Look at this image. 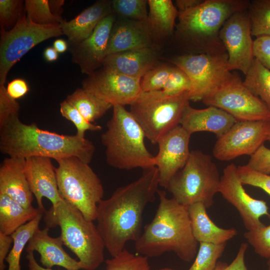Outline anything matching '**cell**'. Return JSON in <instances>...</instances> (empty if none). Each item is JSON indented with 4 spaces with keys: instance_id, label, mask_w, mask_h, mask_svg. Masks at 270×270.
<instances>
[{
    "instance_id": "cell-51",
    "label": "cell",
    "mask_w": 270,
    "mask_h": 270,
    "mask_svg": "<svg viewBox=\"0 0 270 270\" xmlns=\"http://www.w3.org/2000/svg\"><path fill=\"white\" fill-rule=\"evenodd\" d=\"M64 0H48L49 5L52 12L60 20H64L60 16L62 12V6L64 4Z\"/></svg>"
},
{
    "instance_id": "cell-6",
    "label": "cell",
    "mask_w": 270,
    "mask_h": 270,
    "mask_svg": "<svg viewBox=\"0 0 270 270\" xmlns=\"http://www.w3.org/2000/svg\"><path fill=\"white\" fill-rule=\"evenodd\" d=\"M44 214L48 228L59 226L64 245L78 258L81 268L95 270L104 260V242L93 221L62 200Z\"/></svg>"
},
{
    "instance_id": "cell-35",
    "label": "cell",
    "mask_w": 270,
    "mask_h": 270,
    "mask_svg": "<svg viewBox=\"0 0 270 270\" xmlns=\"http://www.w3.org/2000/svg\"><path fill=\"white\" fill-rule=\"evenodd\" d=\"M114 12L122 18L136 21H146L148 18L146 0H114Z\"/></svg>"
},
{
    "instance_id": "cell-5",
    "label": "cell",
    "mask_w": 270,
    "mask_h": 270,
    "mask_svg": "<svg viewBox=\"0 0 270 270\" xmlns=\"http://www.w3.org/2000/svg\"><path fill=\"white\" fill-rule=\"evenodd\" d=\"M112 114L106 130L101 134L106 163L119 170H144L155 166L154 156L144 144V133L124 106H112Z\"/></svg>"
},
{
    "instance_id": "cell-2",
    "label": "cell",
    "mask_w": 270,
    "mask_h": 270,
    "mask_svg": "<svg viewBox=\"0 0 270 270\" xmlns=\"http://www.w3.org/2000/svg\"><path fill=\"white\" fill-rule=\"evenodd\" d=\"M0 151L10 157L44 156L56 160L74 156L90 164L96 148L88 140L40 128L22 122L18 116L0 125Z\"/></svg>"
},
{
    "instance_id": "cell-16",
    "label": "cell",
    "mask_w": 270,
    "mask_h": 270,
    "mask_svg": "<svg viewBox=\"0 0 270 270\" xmlns=\"http://www.w3.org/2000/svg\"><path fill=\"white\" fill-rule=\"evenodd\" d=\"M140 80L103 67L88 75L82 84V88L112 106H124L132 104L142 92Z\"/></svg>"
},
{
    "instance_id": "cell-26",
    "label": "cell",
    "mask_w": 270,
    "mask_h": 270,
    "mask_svg": "<svg viewBox=\"0 0 270 270\" xmlns=\"http://www.w3.org/2000/svg\"><path fill=\"white\" fill-rule=\"evenodd\" d=\"M206 209L200 202L188 206L192 234L198 242L226 244L237 235L238 231L234 228H223L217 226L209 217Z\"/></svg>"
},
{
    "instance_id": "cell-44",
    "label": "cell",
    "mask_w": 270,
    "mask_h": 270,
    "mask_svg": "<svg viewBox=\"0 0 270 270\" xmlns=\"http://www.w3.org/2000/svg\"><path fill=\"white\" fill-rule=\"evenodd\" d=\"M250 168L258 172L270 174V148L264 144L252 156L246 164Z\"/></svg>"
},
{
    "instance_id": "cell-47",
    "label": "cell",
    "mask_w": 270,
    "mask_h": 270,
    "mask_svg": "<svg viewBox=\"0 0 270 270\" xmlns=\"http://www.w3.org/2000/svg\"><path fill=\"white\" fill-rule=\"evenodd\" d=\"M8 94L14 100L20 98L29 91L26 82L22 78H16L8 84L6 88Z\"/></svg>"
},
{
    "instance_id": "cell-10",
    "label": "cell",
    "mask_w": 270,
    "mask_h": 270,
    "mask_svg": "<svg viewBox=\"0 0 270 270\" xmlns=\"http://www.w3.org/2000/svg\"><path fill=\"white\" fill-rule=\"evenodd\" d=\"M170 62L189 78L190 100L194 102L202 100L233 75L228 70L226 52L184 54L172 58Z\"/></svg>"
},
{
    "instance_id": "cell-14",
    "label": "cell",
    "mask_w": 270,
    "mask_h": 270,
    "mask_svg": "<svg viewBox=\"0 0 270 270\" xmlns=\"http://www.w3.org/2000/svg\"><path fill=\"white\" fill-rule=\"evenodd\" d=\"M248 8L230 16L220 32V38L228 54L230 71L246 75L254 59Z\"/></svg>"
},
{
    "instance_id": "cell-27",
    "label": "cell",
    "mask_w": 270,
    "mask_h": 270,
    "mask_svg": "<svg viewBox=\"0 0 270 270\" xmlns=\"http://www.w3.org/2000/svg\"><path fill=\"white\" fill-rule=\"evenodd\" d=\"M147 23L154 40L168 38L173 33L178 12L171 0H148Z\"/></svg>"
},
{
    "instance_id": "cell-19",
    "label": "cell",
    "mask_w": 270,
    "mask_h": 270,
    "mask_svg": "<svg viewBox=\"0 0 270 270\" xmlns=\"http://www.w3.org/2000/svg\"><path fill=\"white\" fill-rule=\"evenodd\" d=\"M24 172L38 208L44 212L46 210L43 205V198L50 200L52 207L63 200L58 192L56 168L51 158L44 156L26 158Z\"/></svg>"
},
{
    "instance_id": "cell-23",
    "label": "cell",
    "mask_w": 270,
    "mask_h": 270,
    "mask_svg": "<svg viewBox=\"0 0 270 270\" xmlns=\"http://www.w3.org/2000/svg\"><path fill=\"white\" fill-rule=\"evenodd\" d=\"M49 228L36 230L29 240L26 251H36L40 255V262L46 268L54 266H62L67 270L81 268L79 261L72 258L64 249L60 236L52 238L48 234Z\"/></svg>"
},
{
    "instance_id": "cell-54",
    "label": "cell",
    "mask_w": 270,
    "mask_h": 270,
    "mask_svg": "<svg viewBox=\"0 0 270 270\" xmlns=\"http://www.w3.org/2000/svg\"><path fill=\"white\" fill-rule=\"evenodd\" d=\"M156 270H176L170 268H159Z\"/></svg>"
},
{
    "instance_id": "cell-18",
    "label": "cell",
    "mask_w": 270,
    "mask_h": 270,
    "mask_svg": "<svg viewBox=\"0 0 270 270\" xmlns=\"http://www.w3.org/2000/svg\"><path fill=\"white\" fill-rule=\"evenodd\" d=\"M116 15L113 12L104 18L88 38L70 44L72 60L79 66L82 73L88 76L102 66Z\"/></svg>"
},
{
    "instance_id": "cell-25",
    "label": "cell",
    "mask_w": 270,
    "mask_h": 270,
    "mask_svg": "<svg viewBox=\"0 0 270 270\" xmlns=\"http://www.w3.org/2000/svg\"><path fill=\"white\" fill-rule=\"evenodd\" d=\"M112 1L100 0L85 9L70 21L60 25L70 44L80 42L90 36L100 22L112 13Z\"/></svg>"
},
{
    "instance_id": "cell-32",
    "label": "cell",
    "mask_w": 270,
    "mask_h": 270,
    "mask_svg": "<svg viewBox=\"0 0 270 270\" xmlns=\"http://www.w3.org/2000/svg\"><path fill=\"white\" fill-rule=\"evenodd\" d=\"M248 12L252 36H270V0L250 2Z\"/></svg>"
},
{
    "instance_id": "cell-45",
    "label": "cell",
    "mask_w": 270,
    "mask_h": 270,
    "mask_svg": "<svg viewBox=\"0 0 270 270\" xmlns=\"http://www.w3.org/2000/svg\"><path fill=\"white\" fill-rule=\"evenodd\" d=\"M253 52L254 58L270 70V36L256 38L254 40Z\"/></svg>"
},
{
    "instance_id": "cell-39",
    "label": "cell",
    "mask_w": 270,
    "mask_h": 270,
    "mask_svg": "<svg viewBox=\"0 0 270 270\" xmlns=\"http://www.w3.org/2000/svg\"><path fill=\"white\" fill-rule=\"evenodd\" d=\"M244 237L260 256L270 258V224L268 226L247 230Z\"/></svg>"
},
{
    "instance_id": "cell-3",
    "label": "cell",
    "mask_w": 270,
    "mask_h": 270,
    "mask_svg": "<svg viewBox=\"0 0 270 270\" xmlns=\"http://www.w3.org/2000/svg\"><path fill=\"white\" fill-rule=\"evenodd\" d=\"M158 194L160 202L154 216L135 242V249L148 258L173 252L190 262L196 258L198 242L192 234L188 207L168 198L164 190H158Z\"/></svg>"
},
{
    "instance_id": "cell-1",
    "label": "cell",
    "mask_w": 270,
    "mask_h": 270,
    "mask_svg": "<svg viewBox=\"0 0 270 270\" xmlns=\"http://www.w3.org/2000/svg\"><path fill=\"white\" fill-rule=\"evenodd\" d=\"M158 186V171L153 167L99 203L96 226L112 257L122 251L126 242H136L141 235L144 210L155 200Z\"/></svg>"
},
{
    "instance_id": "cell-13",
    "label": "cell",
    "mask_w": 270,
    "mask_h": 270,
    "mask_svg": "<svg viewBox=\"0 0 270 270\" xmlns=\"http://www.w3.org/2000/svg\"><path fill=\"white\" fill-rule=\"evenodd\" d=\"M270 122L237 121L218 138L212 150L217 160L228 161L241 156L253 154L267 140Z\"/></svg>"
},
{
    "instance_id": "cell-40",
    "label": "cell",
    "mask_w": 270,
    "mask_h": 270,
    "mask_svg": "<svg viewBox=\"0 0 270 270\" xmlns=\"http://www.w3.org/2000/svg\"><path fill=\"white\" fill-rule=\"evenodd\" d=\"M192 90L190 80L187 74L180 68L174 66L162 90L165 93L174 95Z\"/></svg>"
},
{
    "instance_id": "cell-30",
    "label": "cell",
    "mask_w": 270,
    "mask_h": 270,
    "mask_svg": "<svg viewBox=\"0 0 270 270\" xmlns=\"http://www.w3.org/2000/svg\"><path fill=\"white\" fill-rule=\"evenodd\" d=\"M43 216L44 212L39 214L11 235L13 245L6 258L8 264V270H21L20 260L22 251L36 230L39 228Z\"/></svg>"
},
{
    "instance_id": "cell-22",
    "label": "cell",
    "mask_w": 270,
    "mask_h": 270,
    "mask_svg": "<svg viewBox=\"0 0 270 270\" xmlns=\"http://www.w3.org/2000/svg\"><path fill=\"white\" fill-rule=\"evenodd\" d=\"M237 120L224 110L212 106L204 109L186 107L180 125L190 135L199 132H208L219 138L224 134Z\"/></svg>"
},
{
    "instance_id": "cell-48",
    "label": "cell",
    "mask_w": 270,
    "mask_h": 270,
    "mask_svg": "<svg viewBox=\"0 0 270 270\" xmlns=\"http://www.w3.org/2000/svg\"><path fill=\"white\" fill-rule=\"evenodd\" d=\"M13 239L11 236L0 232V270H5L4 260L9 252Z\"/></svg>"
},
{
    "instance_id": "cell-50",
    "label": "cell",
    "mask_w": 270,
    "mask_h": 270,
    "mask_svg": "<svg viewBox=\"0 0 270 270\" xmlns=\"http://www.w3.org/2000/svg\"><path fill=\"white\" fill-rule=\"evenodd\" d=\"M26 258L28 261V270H52V268H44L40 266L37 262L33 252H28Z\"/></svg>"
},
{
    "instance_id": "cell-31",
    "label": "cell",
    "mask_w": 270,
    "mask_h": 270,
    "mask_svg": "<svg viewBox=\"0 0 270 270\" xmlns=\"http://www.w3.org/2000/svg\"><path fill=\"white\" fill-rule=\"evenodd\" d=\"M243 83L270 110V70L254 58Z\"/></svg>"
},
{
    "instance_id": "cell-15",
    "label": "cell",
    "mask_w": 270,
    "mask_h": 270,
    "mask_svg": "<svg viewBox=\"0 0 270 270\" xmlns=\"http://www.w3.org/2000/svg\"><path fill=\"white\" fill-rule=\"evenodd\" d=\"M218 192L239 212L248 230L264 226L260 218L263 216L270 219L266 202L252 197L244 190L234 164L226 166L220 176Z\"/></svg>"
},
{
    "instance_id": "cell-56",
    "label": "cell",
    "mask_w": 270,
    "mask_h": 270,
    "mask_svg": "<svg viewBox=\"0 0 270 270\" xmlns=\"http://www.w3.org/2000/svg\"><path fill=\"white\" fill-rule=\"evenodd\" d=\"M268 261L267 262V264L268 266V270H270V258L268 259Z\"/></svg>"
},
{
    "instance_id": "cell-21",
    "label": "cell",
    "mask_w": 270,
    "mask_h": 270,
    "mask_svg": "<svg viewBox=\"0 0 270 270\" xmlns=\"http://www.w3.org/2000/svg\"><path fill=\"white\" fill-rule=\"evenodd\" d=\"M158 50L156 46L130 50L108 55L104 68L122 74L141 80L158 64Z\"/></svg>"
},
{
    "instance_id": "cell-9",
    "label": "cell",
    "mask_w": 270,
    "mask_h": 270,
    "mask_svg": "<svg viewBox=\"0 0 270 270\" xmlns=\"http://www.w3.org/2000/svg\"><path fill=\"white\" fill-rule=\"evenodd\" d=\"M58 190L62 198L88 220H96L104 190L101 180L89 164L72 156L56 160Z\"/></svg>"
},
{
    "instance_id": "cell-4",
    "label": "cell",
    "mask_w": 270,
    "mask_h": 270,
    "mask_svg": "<svg viewBox=\"0 0 270 270\" xmlns=\"http://www.w3.org/2000/svg\"><path fill=\"white\" fill-rule=\"evenodd\" d=\"M244 0H206L198 6L178 13L176 36L188 54L226 52L220 32L234 13L248 8Z\"/></svg>"
},
{
    "instance_id": "cell-11",
    "label": "cell",
    "mask_w": 270,
    "mask_h": 270,
    "mask_svg": "<svg viewBox=\"0 0 270 270\" xmlns=\"http://www.w3.org/2000/svg\"><path fill=\"white\" fill-rule=\"evenodd\" d=\"M64 34L60 25H39L23 14L10 30H2L0 41V85H5L12 66L38 44Z\"/></svg>"
},
{
    "instance_id": "cell-34",
    "label": "cell",
    "mask_w": 270,
    "mask_h": 270,
    "mask_svg": "<svg viewBox=\"0 0 270 270\" xmlns=\"http://www.w3.org/2000/svg\"><path fill=\"white\" fill-rule=\"evenodd\" d=\"M106 264V270H150L148 257L134 254L126 248L107 259Z\"/></svg>"
},
{
    "instance_id": "cell-28",
    "label": "cell",
    "mask_w": 270,
    "mask_h": 270,
    "mask_svg": "<svg viewBox=\"0 0 270 270\" xmlns=\"http://www.w3.org/2000/svg\"><path fill=\"white\" fill-rule=\"evenodd\" d=\"M41 212H44L38 208H26L8 196L0 194V232L11 236Z\"/></svg>"
},
{
    "instance_id": "cell-29",
    "label": "cell",
    "mask_w": 270,
    "mask_h": 270,
    "mask_svg": "<svg viewBox=\"0 0 270 270\" xmlns=\"http://www.w3.org/2000/svg\"><path fill=\"white\" fill-rule=\"evenodd\" d=\"M66 100L91 123L100 118L113 106L83 88H77Z\"/></svg>"
},
{
    "instance_id": "cell-53",
    "label": "cell",
    "mask_w": 270,
    "mask_h": 270,
    "mask_svg": "<svg viewBox=\"0 0 270 270\" xmlns=\"http://www.w3.org/2000/svg\"><path fill=\"white\" fill-rule=\"evenodd\" d=\"M53 48L58 53H62L68 50V45L66 41L60 38L54 41Z\"/></svg>"
},
{
    "instance_id": "cell-55",
    "label": "cell",
    "mask_w": 270,
    "mask_h": 270,
    "mask_svg": "<svg viewBox=\"0 0 270 270\" xmlns=\"http://www.w3.org/2000/svg\"><path fill=\"white\" fill-rule=\"evenodd\" d=\"M269 142H270V130H269V132H268V138H267V140Z\"/></svg>"
},
{
    "instance_id": "cell-41",
    "label": "cell",
    "mask_w": 270,
    "mask_h": 270,
    "mask_svg": "<svg viewBox=\"0 0 270 270\" xmlns=\"http://www.w3.org/2000/svg\"><path fill=\"white\" fill-rule=\"evenodd\" d=\"M238 172L242 184L262 188L270 196V175L252 170L246 165L238 166Z\"/></svg>"
},
{
    "instance_id": "cell-52",
    "label": "cell",
    "mask_w": 270,
    "mask_h": 270,
    "mask_svg": "<svg viewBox=\"0 0 270 270\" xmlns=\"http://www.w3.org/2000/svg\"><path fill=\"white\" fill-rule=\"evenodd\" d=\"M44 56L47 62H52L58 58V53L53 47H48L44 50Z\"/></svg>"
},
{
    "instance_id": "cell-7",
    "label": "cell",
    "mask_w": 270,
    "mask_h": 270,
    "mask_svg": "<svg viewBox=\"0 0 270 270\" xmlns=\"http://www.w3.org/2000/svg\"><path fill=\"white\" fill-rule=\"evenodd\" d=\"M220 180L212 156L201 150H193L185 166L171 178L166 190L184 206L200 202L208 208L218 192Z\"/></svg>"
},
{
    "instance_id": "cell-12",
    "label": "cell",
    "mask_w": 270,
    "mask_h": 270,
    "mask_svg": "<svg viewBox=\"0 0 270 270\" xmlns=\"http://www.w3.org/2000/svg\"><path fill=\"white\" fill-rule=\"evenodd\" d=\"M202 101L208 106L224 110L237 121L270 122V110L234 74Z\"/></svg>"
},
{
    "instance_id": "cell-49",
    "label": "cell",
    "mask_w": 270,
    "mask_h": 270,
    "mask_svg": "<svg viewBox=\"0 0 270 270\" xmlns=\"http://www.w3.org/2000/svg\"><path fill=\"white\" fill-rule=\"evenodd\" d=\"M202 2V0H176V6L180 13L198 6Z\"/></svg>"
},
{
    "instance_id": "cell-20",
    "label": "cell",
    "mask_w": 270,
    "mask_h": 270,
    "mask_svg": "<svg viewBox=\"0 0 270 270\" xmlns=\"http://www.w3.org/2000/svg\"><path fill=\"white\" fill-rule=\"evenodd\" d=\"M147 20L120 18L112 26L106 54L156 46Z\"/></svg>"
},
{
    "instance_id": "cell-43",
    "label": "cell",
    "mask_w": 270,
    "mask_h": 270,
    "mask_svg": "<svg viewBox=\"0 0 270 270\" xmlns=\"http://www.w3.org/2000/svg\"><path fill=\"white\" fill-rule=\"evenodd\" d=\"M20 106L6 92L5 85H0V125L8 118L19 115Z\"/></svg>"
},
{
    "instance_id": "cell-46",
    "label": "cell",
    "mask_w": 270,
    "mask_h": 270,
    "mask_svg": "<svg viewBox=\"0 0 270 270\" xmlns=\"http://www.w3.org/2000/svg\"><path fill=\"white\" fill-rule=\"evenodd\" d=\"M246 243H242L236 256L230 264L218 261L214 270H248L245 264V254L248 248Z\"/></svg>"
},
{
    "instance_id": "cell-8",
    "label": "cell",
    "mask_w": 270,
    "mask_h": 270,
    "mask_svg": "<svg viewBox=\"0 0 270 270\" xmlns=\"http://www.w3.org/2000/svg\"><path fill=\"white\" fill-rule=\"evenodd\" d=\"M190 101L188 92L174 95L162 90L142 92L130 105L129 111L143 130L146 138L156 144L163 136L180 125Z\"/></svg>"
},
{
    "instance_id": "cell-36",
    "label": "cell",
    "mask_w": 270,
    "mask_h": 270,
    "mask_svg": "<svg viewBox=\"0 0 270 270\" xmlns=\"http://www.w3.org/2000/svg\"><path fill=\"white\" fill-rule=\"evenodd\" d=\"M24 8L27 18L34 24L58 25L62 22L52 12L48 0H26Z\"/></svg>"
},
{
    "instance_id": "cell-33",
    "label": "cell",
    "mask_w": 270,
    "mask_h": 270,
    "mask_svg": "<svg viewBox=\"0 0 270 270\" xmlns=\"http://www.w3.org/2000/svg\"><path fill=\"white\" fill-rule=\"evenodd\" d=\"M199 244L194 262L188 270H214L226 244L199 242Z\"/></svg>"
},
{
    "instance_id": "cell-42",
    "label": "cell",
    "mask_w": 270,
    "mask_h": 270,
    "mask_svg": "<svg viewBox=\"0 0 270 270\" xmlns=\"http://www.w3.org/2000/svg\"><path fill=\"white\" fill-rule=\"evenodd\" d=\"M22 0H0V22L2 30L16 24L22 16Z\"/></svg>"
},
{
    "instance_id": "cell-37",
    "label": "cell",
    "mask_w": 270,
    "mask_h": 270,
    "mask_svg": "<svg viewBox=\"0 0 270 270\" xmlns=\"http://www.w3.org/2000/svg\"><path fill=\"white\" fill-rule=\"evenodd\" d=\"M172 66L158 64L148 70L142 76L140 86L142 92L162 90L168 80Z\"/></svg>"
},
{
    "instance_id": "cell-17",
    "label": "cell",
    "mask_w": 270,
    "mask_h": 270,
    "mask_svg": "<svg viewBox=\"0 0 270 270\" xmlns=\"http://www.w3.org/2000/svg\"><path fill=\"white\" fill-rule=\"evenodd\" d=\"M191 135L180 125L163 136L158 142V152L154 156L159 173L160 186L166 189L171 178L186 163L190 155Z\"/></svg>"
},
{
    "instance_id": "cell-24",
    "label": "cell",
    "mask_w": 270,
    "mask_h": 270,
    "mask_svg": "<svg viewBox=\"0 0 270 270\" xmlns=\"http://www.w3.org/2000/svg\"><path fill=\"white\" fill-rule=\"evenodd\" d=\"M25 158L8 157L0 167V194L26 208L32 206V193L24 172Z\"/></svg>"
},
{
    "instance_id": "cell-38",
    "label": "cell",
    "mask_w": 270,
    "mask_h": 270,
    "mask_svg": "<svg viewBox=\"0 0 270 270\" xmlns=\"http://www.w3.org/2000/svg\"><path fill=\"white\" fill-rule=\"evenodd\" d=\"M60 112L63 117L74 124L76 128V135L80 138H85L84 134L86 131L96 132L102 129L100 126L86 120L79 111L66 100L60 102Z\"/></svg>"
}]
</instances>
